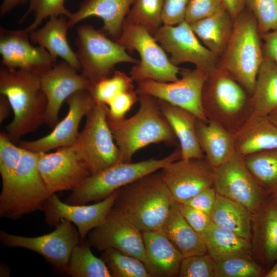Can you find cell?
Masks as SVG:
<instances>
[{"mask_svg": "<svg viewBox=\"0 0 277 277\" xmlns=\"http://www.w3.org/2000/svg\"><path fill=\"white\" fill-rule=\"evenodd\" d=\"M12 110L11 106L6 96L1 94L0 96V122H3Z\"/></svg>", "mask_w": 277, "mask_h": 277, "instance_id": "cell-52", "label": "cell"}, {"mask_svg": "<svg viewBox=\"0 0 277 277\" xmlns=\"http://www.w3.org/2000/svg\"><path fill=\"white\" fill-rule=\"evenodd\" d=\"M135 0H84L75 12L68 17L69 28L91 16L102 18L104 25L101 29L113 40L121 33L123 22Z\"/></svg>", "mask_w": 277, "mask_h": 277, "instance_id": "cell-23", "label": "cell"}, {"mask_svg": "<svg viewBox=\"0 0 277 277\" xmlns=\"http://www.w3.org/2000/svg\"><path fill=\"white\" fill-rule=\"evenodd\" d=\"M265 277H277V261L273 266L264 275Z\"/></svg>", "mask_w": 277, "mask_h": 277, "instance_id": "cell-53", "label": "cell"}, {"mask_svg": "<svg viewBox=\"0 0 277 277\" xmlns=\"http://www.w3.org/2000/svg\"><path fill=\"white\" fill-rule=\"evenodd\" d=\"M89 244L100 251L114 248L145 262L142 231L111 209L104 222L87 235Z\"/></svg>", "mask_w": 277, "mask_h": 277, "instance_id": "cell-18", "label": "cell"}, {"mask_svg": "<svg viewBox=\"0 0 277 277\" xmlns=\"http://www.w3.org/2000/svg\"><path fill=\"white\" fill-rule=\"evenodd\" d=\"M161 111L173 130L181 151V159L203 158L204 153L195 130L197 118L190 111L159 99Z\"/></svg>", "mask_w": 277, "mask_h": 277, "instance_id": "cell-27", "label": "cell"}, {"mask_svg": "<svg viewBox=\"0 0 277 277\" xmlns=\"http://www.w3.org/2000/svg\"><path fill=\"white\" fill-rule=\"evenodd\" d=\"M154 37L175 66L190 63L208 74L216 68L217 56L201 42L185 21L176 25L161 26Z\"/></svg>", "mask_w": 277, "mask_h": 277, "instance_id": "cell-14", "label": "cell"}, {"mask_svg": "<svg viewBox=\"0 0 277 277\" xmlns=\"http://www.w3.org/2000/svg\"><path fill=\"white\" fill-rule=\"evenodd\" d=\"M202 105L208 120L217 123L233 135L251 115L250 95L220 67L208 75L202 90Z\"/></svg>", "mask_w": 277, "mask_h": 277, "instance_id": "cell-4", "label": "cell"}, {"mask_svg": "<svg viewBox=\"0 0 277 277\" xmlns=\"http://www.w3.org/2000/svg\"><path fill=\"white\" fill-rule=\"evenodd\" d=\"M145 265L151 277L178 276L182 254L162 230L142 231Z\"/></svg>", "mask_w": 277, "mask_h": 277, "instance_id": "cell-22", "label": "cell"}, {"mask_svg": "<svg viewBox=\"0 0 277 277\" xmlns=\"http://www.w3.org/2000/svg\"><path fill=\"white\" fill-rule=\"evenodd\" d=\"M195 130L204 157L213 168L223 164L236 151L233 135L214 121L197 118Z\"/></svg>", "mask_w": 277, "mask_h": 277, "instance_id": "cell-28", "label": "cell"}, {"mask_svg": "<svg viewBox=\"0 0 277 277\" xmlns=\"http://www.w3.org/2000/svg\"><path fill=\"white\" fill-rule=\"evenodd\" d=\"M37 166L49 194L73 190L91 175V171L73 146L54 152H39Z\"/></svg>", "mask_w": 277, "mask_h": 277, "instance_id": "cell-15", "label": "cell"}, {"mask_svg": "<svg viewBox=\"0 0 277 277\" xmlns=\"http://www.w3.org/2000/svg\"><path fill=\"white\" fill-rule=\"evenodd\" d=\"M161 230L183 258L207 253L202 234L194 230L181 213L176 202Z\"/></svg>", "mask_w": 277, "mask_h": 277, "instance_id": "cell-30", "label": "cell"}, {"mask_svg": "<svg viewBox=\"0 0 277 277\" xmlns=\"http://www.w3.org/2000/svg\"><path fill=\"white\" fill-rule=\"evenodd\" d=\"M90 246L81 240L74 247L67 273L72 277H112L105 263L94 255Z\"/></svg>", "mask_w": 277, "mask_h": 277, "instance_id": "cell-35", "label": "cell"}, {"mask_svg": "<svg viewBox=\"0 0 277 277\" xmlns=\"http://www.w3.org/2000/svg\"><path fill=\"white\" fill-rule=\"evenodd\" d=\"M216 192L213 186L206 188L193 197L181 203L211 214L216 199Z\"/></svg>", "mask_w": 277, "mask_h": 277, "instance_id": "cell-48", "label": "cell"}, {"mask_svg": "<svg viewBox=\"0 0 277 277\" xmlns=\"http://www.w3.org/2000/svg\"><path fill=\"white\" fill-rule=\"evenodd\" d=\"M268 116L277 126V109L271 112Z\"/></svg>", "mask_w": 277, "mask_h": 277, "instance_id": "cell-55", "label": "cell"}, {"mask_svg": "<svg viewBox=\"0 0 277 277\" xmlns=\"http://www.w3.org/2000/svg\"><path fill=\"white\" fill-rule=\"evenodd\" d=\"M66 102L68 112L51 133L35 141H22L19 146L34 152H47L55 148L73 146L79 135L80 122L93 107L96 100L91 90H81L71 95Z\"/></svg>", "mask_w": 277, "mask_h": 277, "instance_id": "cell-17", "label": "cell"}, {"mask_svg": "<svg viewBox=\"0 0 277 277\" xmlns=\"http://www.w3.org/2000/svg\"><path fill=\"white\" fill-rule=\"evenodd\" d=\"M188 2L189 0H164L163 25L173 26L184 22Z\"/></svg>", "mask_w": 277, "mask_h": 277, "instance_id": "cell-47", "label": "cell"}, {"mask_svg": "<svg viewBox=\"0 0 277 277\" xmlns=\"http://www.w3.org/2000/svg\"><path fill=\"white\" fill-rule=\"evenodd\" d=\"M138 100V95L134 89L118 94L107 104V116L115 120L124 118L126 114Z\"/></svg>", "mask_w": 277, "mask_h": 277, "instance_id": "cell-45", "label": "cell"}, {"mask_svg": "<svg viewBox=\"0 0 277 277\" xmlns=\"http://www.w3.org/2000/svg\"><path fill=\"white\" fill-rule=\"evenodd\" d=\"M181 158L180 146L168 155L160 159H150L132 163H118L97 173L91 174L72 191L65 202L72 205L98 202L108 197L121 187L138 179L161 170Z\"/></svg>", "mask_w": 277, "mask_h": 277, "instance_id": "cell-7", "label": "cell"}, {"mask_svg": "<svg viewBox=\"0 0 277 277\" xmlns=\"http://www.w3.org/2000/svg\"><path fill=\"white\" fill-rule=\"evenodd\" d=\"M116 196L114 191L108 197L92 205H72L62 201L55 193L49 195L42 210L47 224L56 226L62 219L76 226L81 240L100 226L112 208Z\"/></svg>", "mask_w": 277, "mask_h": 277, "instance_id": "cell-19", "label": "cell"}, {"mask_svg": "<svg viewBox=\"0 0 277 277\" xmlns=\"http://www.w3.org/2000/svg\"><path fill=\"white\" fill-rule=\"evenodd\" d=\"M74 225L62 219L54 231L35 237L14 235L1 230L0 240L5 246L23 248L38 253L55 269L67 273L72 250L81 240Z\"/></svg>", "mask_w": 277, "mask_h": 277, "instance_id": "cell-11", "label": "cell"}, {"mask_svg": "<svg viewBox=\"0 0 277 277\" xmlns=\"http://www.w3.org/2000/svg\"><path fill=\"white\" fill-rule=\"evenodd\" d=\"M234 20L226 9L189 24L201 42L216 56L225 51L230 38Z\"/></svg>", "mask_w": 277, "mask_h": 277, "instance_id": "cell-31", "label": "cell"}, {"mask_svg": "<svg viewBox=\"0 0 277 277\" xmlns=\"http://www.w3.org/2000/svg\"><path fill=\"white\" fill-rule=\"evenodd\" d=\"M252 251L266 265L277 261V208L268 197L260 209L252 214Z\"/></svg>", "mask_w": 277, "mask_h": 277, "instance_id": "cell-26", "label": "cell"}, {"mask_svg": "<svg viewBox=\"0 0 277 277\" xmlns=\"http://www.w3.org/2000/svg\"><path fill=\"white\" fill-rule=\"evenodd\" d=\"M207 254L214 262L234 258H251L252 245L234 232L212 222L202 233Z\"/></svg>", "mask_w": 277, "mask_h": 277, "instance_id": "cell-29", "label": "cell"}, {"mask_svg": "<svg viewBox=\"0 0 277 277\" xmlns=\"http://www.w3.org/2000/svg\"><path fill=\"white\" fill-rule=\"evenodd\" d=\"M260 266L251 258H234L215 262L214 277H259Z\"/></svg>", "mask_w": 277, "mask_h": 277, "instance_id": "cell-39", "label": "cell"}, {"mask_svg": "<svg viewBox=\"0 0 277 277\" xmlns=\"http://www.w3.org/2000/svg\"><path fill=\"white\" fill-rule=\"evenodd\" d=\"M246 7L255 18L260 33L277 29V0H247Z\"/></svg>", "mask_w": 277, "mask_h": 277, "instance_id": "cell-41", "label": "cell"}, {"mask_svg": "<svg viewBox=\"0 0 277 277\" xmlns=\"http://www.w3.org/2000/svg\"><path fill=\"white\" fill-rule=\"evenodd\" d=\"M181 77L172 82L146 80L137 82V94H145L186 109L198 119L207 122L202 105V93L208 74L195 68L181 69Z\"/></svg>", "mask_w": 277, "mask_h": 277, "instance_id": "cell-12", "label": "cell"}, {"mask_svg": "<svg viewBox=\"0 0 277 277\" xmlns=\"http://www.w3.org/2000/svg\"><path fill=\"white\" fill-rule=\"evenodd\" d=\"M160 172L174 200L179 203L213 186L214 168L205 157L180 159L163 167Z\"/></svg>", "mask_w": 277, "mask_h": 277, "instance_id": "cell-20", "label": "cell"}, {"mask_svg": "<svg viewBox=\"0 0 277 277\" xmlns=\"http://www.w3.org/2000/svg\"><path fill=\"white\" fill-rule=\"evenodd\" d=\"M250 100L251 115L268 116L277 109V63L265 56Z\"/></svg>", "mask_w": 277, "mask_h": 277, "instance_id": "cell-32", "label": "cell"}, {"mask_svg": "<svg viewBox=\"0 0 277 277\" xmlns=\"http://www.w3.org/2000/svg\"><path fill=\"white\" fill-rule=\"evenodd\" d=\"M262 35L264 56L277 63V29Z\"/></svg>", "mask_w": 277, "mask_h": 277, "instance_id": "cell-49", "label": "cell"}, {"mask_svg": "<svg viewBox=\"0 0 277 277\" xmlns=\"http://www.w3.org/2000/svg\"><path fill=\"white\" fill-rule=\"evenodd\" d=\"M133 82L130 76L116 70L112 76L94 84L91 91L96 101L107 105L118 94L134 89Z\"/></svg>", "mask_w": 277, "mask_h": 277, "instance_id": "cell-38", "label": "cell"}, {"mask_svg": "<svg viewBox=\"0 0 277 277\" xmlns=\"http://www.w3.org/2000/svg\"><path fill=\"white\" fill-rule=\"evenodd\" d=\"M75 68L63 60L41 76L42 89L47 99L44 122L54 127L63 103L81 90H91L93 84L78 74Z\"/></svg>", "mask_w": 277, "mask_h": 277, "instance_id": "cell-21", "label": "cell"}, {"mask_svg": "<svg viewBox=\"0 0 277 277\" xmlns=\"http://www.w3.org/2000/svg\"><path fill=\"white\" fill-rule=\"evenodd\" d=\"M39 152L24 149L13 175L2 185L0 194V216L18 220L25 215L42 210L50 195L39 172Z\"/></svg>", "mask_w": 277, "mask_h": 277, "instance_id": "cell-6", "label": "cell"}, {"mask_svg": "<svg viewBox=\"0 0 277 277\" xmlns=\"http://www.w3.org/2000/svg\"><path fill=\"white\" fill-rule=\"evenodd\" d=\"M256 21L246 7L234 20L232 32L219 67L229 73L251 96L264 60Z\"/></svg>", "mask_w": 277, "mask_h": 277, "instance_id": "cell-5", "label": "cell"}, {"mask_svg": "<svg viewBox=\"0 0 277 277\" xmlns=\"http://www.w3.org/2000/svg\"><path fill=\"white\" fill-rule=\"evenodd\" d=\"M76 34L75 53L81 65V74L93 84L110 76L117 64L139 62L123 46L90 25L78 26Z\"/></svg>", "mask_w": 277, "mask_h": 277, "instance_id": "cell-8", "label": "cell"}, {"mask_svg": "<svg viewBox=\"0 0 277 277\" xmlns=\"http://www.w3.org/2000/svg\"><path fill=\"white\" fill-rule=\"evenodd\" d=\"M211 215L216 225L250 240L252 213L244 205L217 193Z\"/></svg>", "mask_w": 277, "mask_h": 277, "instance_id": "cell-33", "label": "cell"}, {"mask_svg": "<svg viewBox=\"0 0 277 277\" xmlns=\"http://www.w3.org/2000/svg\"><path fill=\"white\" fill-rule=\"evenodd\" d=\"M140 107L132 116L107 122L119 149L118 163L131 162L140 149L152 144L163 143L175 146L177 137L163 115L159 99L138 94Z\"/></svg>", "mask_w": 277, "mask_h": 277, "instance_id": "cell-2", "label": "cell"}, {"mask_svg": "<svg viewBox=\"0 0 277 277\" xmlns=\"http://www.w3.org/2000/svg\"><path fill=\"white\" fill-rule=\"evenodd\" d=\"M213 187L217 194L244 205L252 214L260 209L268 196L250 172L244 156L236 151L214 168Z\"/></svg>", "mask_w": 277, "mask_h": 277, "instance_id": "cell-13", "label": "cell"}, {"mask_svg": "<svg viewBox=\"0 0 277 277\" xmlns=\"http://www.w3.org/2000/svg\"><path fill=\"white\" fill-rule=\"evenodd\" d=\"M225 9L222 0H189L185 21L191 24Z\"/></svg>", "mask_w": 277, "mask_h": 277, "instance_id": "cell-44", "label": "cell"}, {"mask_svg": "<svg viewBox=\"0 0 277 277\" xmlns=\"http://www.w3.org/2000/svg\"><path fill=\"white\" fill-rule=\"evenodd\" d=\"M129 51H136L140 61L131 68L130 74L136 82L152 80L172 82L179 79L181 69L172 63L154 36L144 27L125 19L119 38L115 41Z\"/></svg>", "mask_w": 277, "mask_h": 277, "instance_id": "cell-9", "label": "cell"}, {"mask_svg": "<svg viewBox=\"0 0 277 277\" xmlns=\"http://www.w3.org/2000/svg\"><path fill=\"white\" fill-rule=\"evenodd\" d=\"M107 111L106 104L96 101L73 145L91 174L119 162L120 151L107 122Z\"/></svg>", "mask_w": 277, "mask_h": 277, "instance_id": "cell-10", "label": "cell"}, {"mask_svg": "<svg viewBox=\"0 0 277 277\" xmlns=\"http://www.w3.org/2000/svg\"><path fill=\"white\" fill-rule=\"evenodd\" d=\"M0 93L7 97L13 112V120L6 127V133L12 142L36 131L44 122L47 99L40 75L2 66Z\"/></svg>", "mask_w": 277, "mask_h": 277, "instance_id": "cell-3", "label": "cell"}, {"mask_svg": "<svg viewBox=\"0 0 277 277\" xmlns=\"http://www.w3.org/2000/svg\"><path fill=\"white\" fill-rule=\"evenodd\" d=\"M268 199L277 208V191L269 195Z\"/></svg>", "mask_w": 277, "mask_h": 277, "instance_id": "cell-54", "label": "cell"}, {"mask_svg": "<svg viewBox=\"0 0 277 277\" xmlns=\"http://www.w3.org/2000/svg\"><path fill=\"white\" fill-rule=\"evenodd\" d=\"M163 4L164 0H135L125 19L154 36L163 23Z\"/></svg>", "mask_w": 277, "mask_h": 277, "instance_id": "cell-37", "label": "cell"}, {"mask_svg": "<svg viewBox=\"0 0 277 277\" xmlns=\"http://www.w3.org/2000/svg\"><path fill=\"white\" fill-rule=\"evenodd\" d=\"M214 264L207 253L184 258L178 276L214 277Z\"/></svg>", "mask_w": 277, "mask_h": 277, "instance_id": "cell-43", "label": "cell"}, {"mask_svg": "<svg viewBox=\"0 0 277 277\" xmlns=\"http://www.w3.org/2000/svg\"><path fill=\"white\" fill-rule=\"evenodd\" d=\"M67 18L64 15L50 17L43 27L30 31L29 37L32 42L45 48L53 57H60L80 71V63L67 38L69 28Z\"/></svg>", "mask_w": 277, "mask_h": 277, "instance_id": "cell-25", "label": "cell"}, {"mask_svg": "<svg viewBox=\"0 0 277 277\" xmlns=\"http://www.w3.org/2000/svg\"><path fill=\"white\" fill-rule=\"evenodd\" d=\"M116 191L112 209L142 231L161 230L176 202L160 172L145 175Z\"/></svg>", "mask_w": 277, "mask_h": 277, "instance_id": "cell-1", "label": "cell"}, {"mask_svg": "<svg viewBox=\"0 0 277 277\" xmlns=\"http://www.w3.org/2000/svg\"><path fill=\"white\" fill-rule=\"evenodd\" d=\"M102 252L101 258L112 277H151L145 264L138 258L114 248Z\"/></svg>", "mask_w": 277, "mask_h": 277, "instance_id": "cell-36", "label": "cell"}, {"mask_svg": "<svg viewBox=\"0 0 277 277\" xmlns=\"http://www.w3.org/2000/svg\"><path fill=\"white\" fill-rule=\"evenodd\" d=\"M233 138L235 151L243 156L277 149V126L268 116L251 115Z\"/></svg>", "mask_w": 277, "mask_h": 277, "instance_id": "cell-24", "label": "cell"}, {"mask_svg": "<svg viewBox=\"0 0 277 277\" xmlns=\"http://www.w3.org/2000/svg\"><path fill=\"white\" fill-rule=\"evenodd\" d=\"M225 9L233 20L246 7L247 0H222Z\"/></svg>", "mask_w": 277, "mask_h": 277, "instance_id": "cell-50", "label": "cell"}, {"mask_svg": "<svg viewBox=\"0 0 277 277\" xmlns=\"http://www.w3.org/2000/svg\"><path fill=\"white\" fill-rule=\"evenodd\" d=\"M65 0H30L29 8L21 18L22 22L30 13H33L34 19L26 28L29 32L37 29L46 18L52 16L64 15L67 18L71 13L65 6Z\"/></svg>", "mask_w": 277, "mask_h": 277, "instance_id": "cell-40", "label": "cell"}, {"mask_svg": "<svg viewBox=\"0 0 277 277\" xmlns=\"http://www.w3.org/2000/svg\"><path fill=\"white\" fill-rule=\"evenodd\" d=\"M251 174L268 195L277 191V149L266 150L244 156Z\"/></svg>", "mask_w": 277, "mask_h": 277, "instance_id": "cell-34", "label": "cell"}, {"mask_svg": "<svg viewBox=\"0 0 277 277\" xmlns=\"http://www.w3.org/2000/svg\"><path fill=\"white\" fill-rule=\"evenodd\" d=\"M24 149L15 145L4 132L0 133V173L2 185L13 175L21 160Z\"/></svg>", "mask_w": 277, "mask_h": 277, "instance_id": "cell-42", "label": "cell"}, {"mask_svg": "<svg viewBox=\"0 0 277 277\" xmlns=\"http://www.w3.org/2000/svg\"><path fill=\"white\" fill-rule=\"evenodd\" d=\"M26 29L12 30L0 28V53L2 66L10 69H20L41 76L56 63L43 47H35L30 42Z\"/></svg>", "mask_w": 277, "mask_h": 277, "instance_id": "cell-16", "label": "cell"}, {"mask_svg": "<svg viewBox=\"0 0 277 277\" xmlns=\"http://www.w3.org/2000/svg\"><path fill=\"white\" fill-rule=\"evenodd\" d=\"M177 206L187 222L194 230L201 234L212 222L211 214L205 212L184 203H177Z\"/></svg>", "mask_w": 277, "mask_h": 277, "instance_id": "cell-46", "label": "cell"}, {"mask_svg": "<svg viewBox=\"0 0 277 277\" xmlns=\"http://www.w3.org/2000/svg\"><path fill=\"white\" fill-rule=\"evenodd\" d=\"M30 0H3L0 7L1 17L10 12L19 5L23 4Z\"/></svg>", "mask_w": 277, "mask_h": 277, "instance_id": "cell-51", "label": "cell"}]
</instances>
